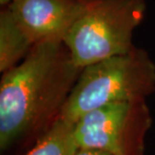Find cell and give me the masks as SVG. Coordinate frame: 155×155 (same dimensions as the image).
<instances>
[{
    "label": "cell",
    "instance_id": "1",
    "mask_svg": "<svg viewBox=\"0 0 155 155\" xmlns=\"http://www.w3.org/2000/svg\"><path fill=\"white\" fill-rule=\"evenodd\" d=\"M82 69L63 40L35 45L0 80V149L38 140L60 118Z\"/></svg>",
    "mask_w": 155,
    "mask_h": 155
},
{
    "label": "cell",
    "instance_id": "2",
    "mask_svg": "<svg viewBox=\"0 0 155 155\" xmlns=\"http://www.w3.org/2000/svg\"><path fill=\"white\" fill-rule=\"evenodd\" d=\"M155 93V63L135 46L84 68L60 118L77 122L90 111L118 102L142 101Z\"/></svg>",
    "mask_w": 155,
    "mask_h": 155
},
{
    "label": "cell",
    "instance_id": "3",
    "mask_svg": "<svg viewBox=\"0 0 155 155\" xmlns=\"http://www.w3.org/2000/svg\"><path fill=\"white\" fill-rule=\"evenodd\" d=\"M146 7L145 0H94L64 38L76 66L83 70L131 51Z\"/></svg>",
    "mask_w": 155,
    "mask_h": 155
},
{
    "label": "cell",
    "instance_id": "4",
    "mask_svg": "<svg viewBox=\"0 0 155 155\" xmlns=\"http://www.w3.org/2000/svg\"><path fill=\"white\" fill-rule=\"evenodd\" d=\"M152 115L145 100L118 102L90 111L76 122L79 147L114 155H144Z\"/></svg>",
    "mask_w": 155,
    "mask_h": 155
},
{
    "label": "cell",
    "instance_id": "5",
    "mask_svg": "<svg viewBox=\"0 0 155 155\" xmlns=\"http://www.w3.org/2000/svg\"><path fill=\"white\" fill-rule=\"evenodd\" d=\"M94 0H13L8 6L33 45L63 40Z\"/></svg>",
    "mask_w": 155,
    "mask_h": 155
},
{
    "label": "cell",
    "instance_id": "6",
    "mask_svg": "<svg viewBox=\"0 0 155 155\" xmlns=\"http://www.w3.org/2000/svg\"><path fill=\"white\" fill-rule=\"evenodd\" d=\"M33 45L10 9H0V73L3 74L17 66L29 54Z\"/></svg>",
    "mask_w": 155,
    "mask_h": 155
},
{
    "label": "cell",
    "instance_id": "7",
    "mask_svg": "<svg viewBox=\"0 0 155 155\" xmlns=\"http://www.w3.org/2000/svg\"><path fill=\"white\" fill-rule=\"evenodd\" d=\"M76 122L58 118L25 155H75L79 145Z\"/></svg>",
    "mask_w": 155,
    "mask_h": 155
},
{
    "label": "cell",
    "instance_id": "8",
    "mask_svg": "<svg viewBox=\"0 0 155 155\" xmlns=\"http://www.w3.org/2000/svg\"><path fill=\"white\" fill-rule=\"evenodd\" d=\"M75 155H114V154L101 149H97V148L79 147L77 149Z\"/></svg>",
    "mask_w": 155,
    "mask_h": 155
},
{
    "label": "cell",
    "instance_id": "9",
    "mask_svg": "<svg viewBox=\"0 0 155 155\" xmlns=\"http://www.w3.org/2000/svg\"><path fill=\"white\" fill-rule=\"evenodd\" d=\"M12 1H13V0H0V6H1V8L8 7L12 3Z\"/></svg>",
    "mask_w": 155,
    "mask_h": 155
}]
</instances>
